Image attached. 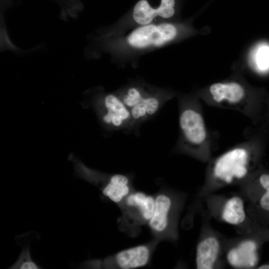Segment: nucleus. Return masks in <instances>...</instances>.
Instances as JSON below:
<instances>
[{"instance_id": "0eeeda50", "label": "nucleus", "mask_w": 269, "mask_h": 269, "mask_svg": "<svg viewBox=\"0 0 269 269\" xmlns=\"http://www.w3.org/2000/svg\"><path fill=\"white\" fill-rule=\"evenodd\" d=\"M73 162L76 175L96 186L118 207L134 190L131 175L106 173L88 167L78 159H73Z\"/></svg>"}, {"instance_id": "9d476101", "label": "nucleus", "mask_w": 269, "mask_h": 269, "mask_svg": "<svg viewBox=\"0 0 269 269\" xmlns=\"http://www.w3.org/2000/svg\"><path fill=\"white\" fill-rule=\"evenodd\" d=\"M158 241L153 240L121 251L114 255L99 259L86 261L82 267L88 269H132L147 265Z\"/></svg>"}, {"instance_id": "f8f14e48", "label": "nucleus", "mask_w": 269, "mask_h": 269, "mask_svg": "<svg viewBox=\"0 0 269 269\" xmlns=\"http://www.w3.org/2000/svg\"><path fill=\"white\" fill-rule=\"evenodd\" d=\"M265 241V238L259 235L241 240L227 251V263L232 267L237 269L257 267L259 261V247Z\"/></svg>"}, {"instance_id": "7ed1b4c3", "label": "nucleus", "mask_w": 269, "mask_h": 269, "mask_svg": "<svg viewBox=\"0 0 269 269\" xmlns=\"http://www.w3.org/2000/svg\"><path fill=\"white\" fill-rule=\"evenodd\" d=\"M238 143L212 158L207 167L203 189L211 190L236 183L241 184L257 169V145L252 137Z\"/></svg>"}, {"instance_id": "4468645a", "label": "nucleus", "mask_w": 269, "mask_h": 269, "mask_svg": "<svg viewBox=\"0 0 269 269\" xmlns=\"http://www.w3.org/2000/svg\"><path fill=\"white\" fill-rule=\"evenodd\" d=\"M158 87L146 82L142 78H136L130 79L115 92L131 110L155 91Z\"/></svg>"}, {"instance_id": "1a4fd4ad", "label": "nucleus", "mask_w": 269, "mask_h": 269, "mask_svg": "<svg viewBox=\"0 0 269 269\" xmlns=\"http://www.w3.org/2000/svg\"><path fill=\"white\" fill-rule=\"evenodd\" d=\"M119 207L121 211L119 227L129 235L134 236L142 226L148 223L153 216L154 195L134 190Z\"/></svg>"}, {"instance_id": "f3484780", "label": "nucleus", "mask_w": 269, "mask_h": 269, "mask_svg": "<svg viewBox=\"0 0 269 269\" xmlns=\"http://www.w3.org/2000/svg\"><path fill=\"white\" fill-rule=\"evenodd\" d=\"M257 64L261 70H266L269 67V47L264 46L258 51L256 57Z\"/></svg>"}, {"instance_id": "9b49d317", "label": "nucleus", "mask_w": 269, "mask_h": 269, "mask_svg": "<svg viewBox=\"0 0 269 269\" xmlns=\"http://www.w3.org/2000/svg\"><path fill=\"white\" fill-rule=\"evenodd\" d=\"M175 95L172 90L158 87L155 91L131 109V122L126 134L138 135L141 126L156 115Z\"/></svg>"}, {"instance_id": "423d86ee", "label": "nucleus", "mask_w": 269, "mask_h": 269, "mask_svg": "<svg viewBox=\"0 0 269 269\" xmlns=\"http://www.w3.org/2000/svg\"><path fill=\"white\" fill-rule=\"evenodd\" d=\"M210 106L239 112L255 120L256 107L244 85L235 81L211 84L207 93L199 95Z\"/></svg>"}, {"instance_id": "20e7f679", "label": "nucleus", "mask_w": 269, "mask_h": 269, "mask_svg": "<svg viewBox=\"0 0 269 269\" xmlns=\"http://www.w3.org/2000/svg\"><path fill=\"white\" fill-rule=\"evenodd\" d=\"M155 208L147 224L154 239L175 240L178 238V222L184 204L182 195L163 188L155 195Z\"/></svg>"}, {"instance_id": "f257e3e1", "label": "nucleus", "mask_w": 269, "mask_h": 269, "mask_svg": "<svg viewBox=\"0 0 269 269\" xmlns=\"http://www.w3.org/2000/svg\"><path fill=\"white\" fill-rule=\"evenodd\" d=\"M179 34L178 26L169 22L136 27L116 37L93 39L98 50L109 54L114 61L134 67L142 55L166 46Z\"/></svg>"}, {"instance_id": "ddd939ff", "label": "nucleus", "mask_w": 269, "mask_h": 269, "mask_svg": "<svg viewBox=\"0 0 269 269\" xmlns=\"http://www.w3.org/2000/svg\"><path fill=\"white\" fill-rule=\"evenodd\" d=\"M222 249V244L216 236L210 234L202 237L196 248V269L215 268L219 263Z\"/></svg>"}, {"instance_id": "dca6fc26", "label": "nucleus", "mask_w": 269, "mask_h": 269, "mask_svg": "<svg viewBox=\"0 0 269 269\" xmlns=\"http://www.w3.org/2000/svg\"><path fill=\"white\" fill-rule=\"evenodd\" d=\"M14 269H37L41 268L31 258L29 247L24 248L16 261L9 268Z\"/></svg>"}, {"instance_id": "39448f33", "label": "nucleus", "mask_w": 269, "mask_h": 269, "mask_svg": "<svg viewBox=\"0 0 269 269\" xmlns=\"http://www.w3.org/2000/svg\"><path fill=\"white\" fill-rule=\"evenodd\" d=\"M247 191V213L254 231L269 238V172L257 169L241 184Z\"/></svg>"}, {"instance_id": "2eb2a0df", "label": "nucleus", "mask_w": 269, "mask_h": 269, "mask_svg": "<svg viewBox=\"0 0 269 269\" xmlns=\"http://www.w3.org/2000/svg\"><path fill=\"white\" fill-rule=\"evenodd\" d=\"M220 215L224 221L232 225L240 227L247 220L252 227L245 200L240 196L235 195L227 199L221 208Z\"/></svg>"}, {"instance_id": "6e6552de", "label": "nucleus", "mask_w": 269, "mask_h": 269, "mask_svg": "<svg viewBox=\"0 0 269 269\" xmlns=\"http://www.w3.org/2000/svg\"><path fill=\"white\" fill-rule=\"evenodd\" d=\"M91 104L103 128L107 131H122L126 134L131 122L129 109L115 91L102 88L92 91Z\"/></svg>"}, {"instance_id": "f03ea898", "label": "nucleus", "mask_w": 269, "mask_h": 269, "mask_svg": "<svg viewBox=\"0 0 269 269\" xmlns=\"http://www.w3.org/2000/svg\"><path fill=\"white\" fill-rule=\"evenodd\" d=\"M178 100L179 134L173 151L208 162L218 146L219 134L207 127L197 97L181 95Z\"/></svg>"}]
</instances>
